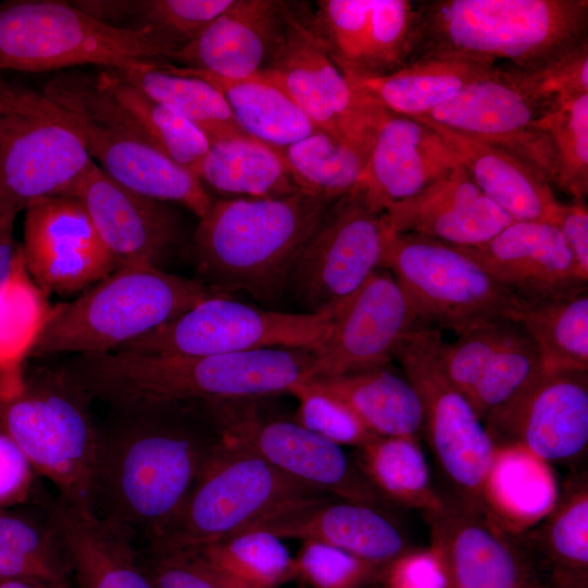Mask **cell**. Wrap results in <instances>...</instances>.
I'll return each mask as SVG.
<instances>
[{
	"instance_id": "cell-24",
	"label": "cell",
	"mask_w": 588,
	"mask_h": 588,
	"mask_svg": "<svg viewBox=\"0 0 588 588\" xmlns=\"http://www.w3.org/2000/svg\"><path fill=\"white\" fill-rule=\"evenodd\" d=\"M246 530L324 543L380 565L408 550L402 531L377 506L324 494L286 502L242 531Z\"/></svg>"
},
{
	"instance_id": "cell-52",
	"label": "cell",
	"mask_w": 588,
	"mask_h": 588,
	"mask_svg": "<svg viewBox=\"0 0 588 588\" xmlns=\"http://www.w3.org/2000/svg\"><path fill=\"white\" fill-rule=\"evenodd\" d=\"M381 578L388 588H446L441 562L430 548L406 550L384 565Z\"/></svg>"
},
{
	"instance_id": "cell-6",
	"label": "cell",
	"mask_w": 588,
	"mask_h": 588,
	"mask_svg": "<svg viewBox=\"0 0 588 588\" xmlns=\"http://www.w3.org/2000/svg\"><path fill=\"white\" fill-rule=\"evenodd\" d=\"M220 293L199 279L123 266L68 303L51 306L29 356L114 352Z\"/></svg>"
},
{
	"instance_id": "cell-32",
	"label": "cell",
	"mask_w": 588,
	"mask_h": 588,
	"mask_svg": "<svg viewBox=\"0 0 588 588\" xmlns=\"http://www.w3.org/2000/svg\"><path fill=\"white\" fill-rule=\"evenodd\" d=\"M517 539L532 568L548 573L544 588L588 587V481L574 476L559 491L551 511Z\"/></svg>"
},
{
	"instance_id": "cell-8",
	"label": "cell",
	"mask_w": 588,
	"mask_h": 588,
	"mask_svg": "<svg viewBox=\"0 0 588 588\" xmlns=\"http://www.w3.org/2000/svg\"><path fill=\"white\" fill-rule=\"evenodd\" d=\"M173 49L148 27L103 23L59 0L0 3V73L46 72L78 65L137 69L169 60Z\"/></svg>"
},
{
	"instance_id": "cell-10",
	"label": "cell",
	"mask_w": 588,
	"mask_h": 588,
	"mask_svg": "<svg viewBox=\"0 0 588 588\" xmlns=\"http://www.w3.org/2000/svg\"><path fill=\"white\" fill-rule=\"evenodd\" d=\"M441 331L416 323L394 350L421 407V430L453 492L448 499L482 511L485 482L495 446L467 397L450 380Z\"/></svg>"
},
{
	"instance_id": "cell-20",
	"label": "cell",
	"mask_w": 588,
	"mask_h": 588,
	"mask_svg": "<svg viewBox=\"0 0 588 588\" xmlns=\"http://www.w3.org/2000/svg\"><path fill=\"white\" fill-rule=\"evenodd\" d=\"M414 310L384 268L334 305L330 328L313 348L311 379L389 366L394 350L415 324Z\"/></svg>"
},
{
	"instance_id": "cell-28",
	"label": "cell",
	"mask_w": 588,
	"mask_h": 588,
	"mask_svg": "<svg viewBox=\"0 0 588 588\" xmlns=\"http://www.w3.org/2000/svg\"><path fill=\"white\" fill-rule=\"evenodd\" d=\"M393 233H414L457 246L493 237L513 220L474 183L458 163L409 198L390 205Z\"/></svg>"
},
{
	"instance_id": "cell-41",
	"label": "cell",
	"mask_w": 588,
	"mask_h": 588,
	"mask_svg": "<svg viewBox=\"0 0 588 588\" xmlns=\"http://www.w3.org/2000/svg\"><path fill=\"white\" fill-rule=\"evenodd\" d=\"M70 573L59 530L42 500L38 513L17 506L0 510V580L62 581Z\"/></svg>"
},
{
	"instance_id": "cell-57",
	"label": "cell",
	"mask_w": 588,
	"mask_h": 588,
	"mask_svg": "<svg viewBox=\"0 0 588 588\" xmlns=\"http://www.w3.org/2000/svg\"><path fill=\"white\" fill-rule=\"evenodd\" d=\"M60 588H71V587H70V585H69V583L66 580L60 586Z\"/></svg>"
},
{
	"instance_id": "cell-13",
	"label": "cell",
	"mask_w": 588,
	"mask_h": 588,
	"mask_svg": "<svg viewBox=\"0 0 588 588\" xmlns=\"http://www.w3.org/2000/svg\"><path fill=\"white\" fill-rule=\"evenodd\" d=\"M551 63L531 71L502 66L425 118L503 149L552 185L553 150L538 121L565 91Z\"/></svg>"
},
{
	"instance_id": "cell-48",
	"label": "cell",
	"mask_w": 588,
	"mask_h": 588,
	"mask_svg": "<svg viewBox=\"0 0 588 588\" xmlns=\"http://www.w3.org/2000/svg\"><path fill=\"white\" fill-rule=\"evenodd\" d=\"M293 558L294 579L307 588H360L381 577L384 567L316 541H303Z\"/></svg>"
},
{
	"instance_id": "cell-44",
	"label": "cell",
	"mask_w": 588,
	"mask_h": 588,
	"mask_svg": "<svg viewBox=\"0 0 588 588\" xmlns=\"http://www.w3.org/2000/svg\"><path fill=\"white\" fill-rule=\"evenodd\" d=\"M279 150L301 191L333 199L358 186L366 162L356 148L320 130Z\"/></svg>"
},
{
	"instance_id": "cell-54",
	"label": "cell",
	"mask_w": 588,
	"mask_h": 588,
	"mask_svg": "<svg viewBox=\"0 0 588 588\" xmlns=\"http://www.w3.org/2000/svg\"><path fill=\"white\" fill-rule=\"evenodd\" d=\"M554 225L560 230L580 275L588 281V206L562 203Z\"/></svg>"
},
{
	"instance_id": "cell-38",
	"label": "cell",
	"mask_w": 588,
	"mask_h": 588,
	"mask_svg": "<svg viewBox=\"0 0 588 588\" xmlns=\"http://www.w3.org/2000/svg\"><path fill=\"white\" fill-rule=\"evenodd\" d=\"M184 553L225 588H278L294 579V558L280 538L262 530L242 531Z\"/></svg>"
},
{
	"instance_id": "cell-9",
	"label": "cell",
	"mask_w": 588,
	"mask_h": 588,
	"mask_svg": "<svg viewBox=\"0 0 588 588\" xmlns=\"http://www.w3.org/2000/svg\"><path fill=\"white\" fill-rule=\"evenodd\" d=\"M318 494L324 493L222 436L175 518L143 552L197 550L242 531L286 502Z\"/></svg>"
},
{
	"instance_id": "cell-19",
	"label": "cell",
	"mask_w": 588,
	"mask_h": 588,
	"mask_svg": "<svg viewBox=\"0 0 588 588\" xmlns=\"http://www.w3.org/2000/svg\"><path fill=\"white\" fill-rule=\"evenodd\" d=\"M314 28L346 78L390 74L416 58L418 2L321 0L311 8Z\"/></svg>"
},
{
	"instance_id": "cell-11",
	"label": "cell",
	"mask_w": 588,
	"mask_h": 588,
	"mask_svg": "<svg viewBox=\"0 0 588 588\" xmlns=\"http://www.w3.org/2000/svg\"><path fill=\"white\" fill-rule=\"evenodd\" d=\"M381 268L393 275L419 324L458 334L489 320L518 321L522 301L456 245L393 233Z\"/></svg>"
},
{
	"instance_id": "cell-17",
	"label": "cell",
	"mask_w": 588,
	"mask_h": 588,
	"mask_svg": "<svg viewBox=\"0 0 588 588\" xmlns=\"http://www.w3.org/2000/svg\"><path fill=\"white\" fill-rule=\"evenodd\" d=\"M261 400L200 403L221 436L249 448L283 474L324 494L377 506L381 497L342 446L293 418L266 413Z\"/></svg>"
},
{
	"instance_id": "cell-47",
	"label": "cell",
	"mask_w": 588,
	"mask_h": 588,
	"mask_svg": "<svg viewBox=\"0 0 588 588\" xmlns=\"http://www.w3.org/2000/svg\"><path fill=\"white\" fill-rule=\"evenodd\" d=\"M540 368L539 350L517 321L489 360L467 400L483 421L489 413L510 400Z\"/></svg>"
},
{
	"instance_id": "cell-53",
	"label": "cell",
	"mask_w": 588,
	"mask_h": 588,
	"mask_svg": "<svg viewBox=\"0 0 588 588\" xmlns=\"http://www.w3.org/2000/svg\"><path fill=\"white\" fill-rule=\"evenodd\" d=\"M36 471L13 439L0 427V510L30 501Z\"/></svg>"
},
{
	"instance_id": "cell-15",
	"label": "cell",
	"mask_w": 588,
	"mask_h": 588,
	"mask_svg": "<svg viewBox=\"0 0 588 588\" xmlns=\"http://www.w3.org/2000/svg\"><path fill=\"white\" fill-rule=\"evenodd\" d=\"M286 29L261 75L297 105L317 130L356 148L367 159L384 109L355 90L330 59L311 21V5L285 1Z\"/></svg>"
},
{
	"instance_id": "cell-5",
	"label": "cell",
	"mask_w": 588,
	"mask_h": 588,
	"mask_svg": "<svg viewBox=\"0 0 588 588\" xmlns=\"http://www.w3.org/2000/svg\"><path fill=\"white\" fill-rule=\"evenodd\" d=\"M91 397L61 366L0 378V427L70 509L93 515L97 422Z\"/></svg>"
},
{
	"instance_id": "cell-39",
	"label": "cell",
	"mask_w": 588,
	"mask_h": 588,
	"mask_svg": "<svg viewBox=\"0 0 588 588\" xmlns=\"http://www.w3.org/2000/svg\"><path fill=\"white\" fill-rule=\"evenodd\" d=\"M518 322L536 343L542 369L588 371V290L522 301Z\"/></svg>"
},
{
	"instance_id": "cell-33",
	"label": "cell",
	"mask_w": 588,
	"mask_h": 588,
	"mask_svg": "<svg viewBox=\"0 0 588 588\" xmlns=\"http://www.w3.org/2000/svg\"><path fill=\"white\" fill-rule=\"evenodd\" d=\"M157 65L167 72L211 84L223 96L244 132L265 144L285 147L317 130L285 91L265 75L236 79L167 61Z\"/></svg>"
},
{
	"instance_id": "cell-42",
	"label": "cell",
	"mask_w": 588,
	"mask_h": 588,
	"mask_svg": "<svg viewBox=\"0 0 588 588\" xmlns=\"http://www.w3.org/2000/svg\"><path fill=\"white\" fill-rule=\"evenodd\" d=\"M234 0H79L77 8L95 19L120 27L121 22H136L135 29L148 27L157 33L173 52L188 45Z\"/></svg>"
},
{
	"instance_id": "cell-1",
	"label": "cell",
	"mask_w": 588,
	"mask_h": 588,
	"mask_svg": "<svg viewBox=\"0 0 588 588\" xmlns=\"http://www.w3.org/2000/svg\"><path fill=\"white\" fill-rule=\"evenodd\" d=\"M222 436L199 402L109 404L97 422L93 515L138 552L175 518Z\"/></svg>"
},
{
	"instance_id": "cell-51",
	"label": "cell",
	"mask_w": 588,
	"mask_h": 588,
	"mask_svg": "<svg viewBox=\"0 0 588 588\" xmlns=\"http://www.w3.org/2000/svg\"><path fill=\"white\" fill-rule=\"evenodd\" d=\"M155 588H225L193 555L184 552H138Z\"/></svg>"
},
{
	"instance_id": "cell-36",
	"label": "cell",
	"mask_w": 588,
	"mask_h": 588,
	"mask_svg": "<svg viewBox=\"0 0 588 588\" xmlns=\"http://www.w3.org/2000/svg\"><path fill=\"white\" fill-rule=\"evenodd\" d=\"M198 177L220 193L241 197L272 198L301 191L279 148L250 136L210 145Z\"/></svg>"
},
{
	"instance_id": "cell-21",
	"label": "cell",
	"mask_w": 588,
	"mask_h": 588,
	"mask_svg": "<svg viewBox=\"0 0 588 588\" xmlns=\"http://www.w3.org/2000/svg\"><path fill=\"white\" fill-rule=\"evenodd\" d=\"M24 210L21 250L30 278L45 294L81 291L119 268L77 198L42 197Z\"/></svg>"
},
{
	"instance_id": "cell-56",
	"label": "cell",
	"mask_w": 588,
	"mask_h": 588,
	"mask_svg": "<svg viewBox=\"0 0 588 588\" xmlns=\"http://www.w3.org/2000/svg\"><path fill=\"white\" fill-rule=\"evenodd\" d=\"M66 580L52 581L40 578H8L0 580V588H60Z\"/></svg>"
},
{
	"instance_id": "cell-50",
	"label": "cell",
	"mask_w": 588,
	"mask_h": 588,
	"mask_svg": "<svg viewBox=\"0 0 588 588\" xmlns=\"http://www.w3.org/2000/svg\"><path fill=\"white\" fill-rule=\"evenodd\" d=\"M516 322L509 319L485 321L458 333L453 342H444L445 371L466 397Z\"/></svg>"
},
{
	"instance_id": "cell-25",
	"label": "cell",
	"mask_w": 588,
	"mask_h": 588,
	"mask_svg": "<svg viewBox=\"0 0 588 588\" xmlns=\"http://www.w3.org/2000/svg\"><path fill=\"white\" fill-rule=\"evenodd\" d=\"M458 247L520 301L556 297L588 287L563 235L551 223L512 221L482 244Z\"/></svg>"
},
{
	"instance_id": "cell-49",
	"label": "cell",
	"mask_w": 588,
	"mask_h": 588,
	"mask_svg": "<svg viewBox=\"0 0 588 588\" xmlns=\"http://www.w3.org/2000/svg\"><path fill=\"white\" fill-rule=\"evenodd\" d=\"M290 394L298 401L292 418L340 446L358 449L376 437L344 403L307 381L295 385Z\"/></svg>"
},
{
	"instance_id": "cell-37",
	"label": "cell",
	"mask_w": 588,
	"mask_h": 588,
	"mask_svg": "<svg viewBox=\"0 0 588 588\" xmlns=\"http://www.w3.org/2000/svg\"><path fill=\"white\" fill-rule=\"evenodd\" d=\"M357 452L355 464L381 499L424 514L442 511L448 505V499L432 485L416 436H376Z\"/></svg>"
},
{
	"instance_id": "cell-45",
	"label": "cell",
	"mask_w": 588,
	"mask_h": 588,
	"mask_svg": "<svg viewBox=\"0 0 588 588\" xmlns=\"http://www.w3.org/2000/svg\"><path fill=\"white\" fill-rule=\"evenodd\" d=\"M551 144L553 188L573 200L588 195V93L559 95L538 121Z\"/></svg>"
},
{
	"instance_id": "cell-29",
	"label": "cell",
	"mask_w": 588,
	"mask_h": 588,
	"mask_svg": "<svg viewBox=\"0 0 588 588\" xmlns=\"http://www.w3.org/2000/svg\"><path fill=\"white\" fill-rule=\"evenodd\" d=\"M451 147L479 189L513 221L554 224L562 201L546 176L503 149L420 117Z\"/></svg>"
},
{
	"instance_id": "cell-55",
	"label": "cell",
	"mask_w": 588,
	"mask_h": 588,
	"mask_svg": "<svg viewBox=\"0 0 588 588\" xmlns=\"http://www.w3.org/2000/svg\"><path fill=\"white\" fill-rule=\"evenodd\" d=\"M20 211L0 204V295L13 271L16 248L13 240L14 221Z\"/></svg>"
},
{
	"instance_id": "cell-31",
	"label": "cell",
	"mask_w": 588,
	"mask_h": 588,
	"mask_svg": "<svg viewBox=\"0 0 588 588\" xmlns=\"http://www.w3.org/2000/svg\"><path fill=\"white\" fill-rule=\"evenodd\" d=\"M502 66L456 56L419 58L383 76L347 78L351 86L382 109L419 118L453 98L468 85Z\"/></svg>"
},
{
	"instance_id": "cell-34",
	"label": "cell",
	"mask_w": 588,
	"mask_h": 588,
	"mask_svg": "<svg viewBox=\"0 0 588 588\" xmlns=\"http://www.w3.org/2000/svg\"><path fill=\"white\" fill-rule=\"evenodd\" d=\"M559 491L549 463L520 446L495 448L483 488V510L504 529L519 534L551 511Z\"/></svg>"
},
{
	"instance_id": "cell-43",
	"label": "cell",
	"mask_w": 588,
	"mask_h": 588,
	"mask_svg": "<svg viewBox=\"0 0 588 588\" xmlns=\"http://www.w3.org/2000/svg\"><path fill=\"white\" fill-rule=\"evenodd\" d=\"M96 75L100 86L137 121L156 146L198 177L210 147L205 135L186 119L128 83L117 69H100Z\"/></svg>"
},
{
	"instance_id": "cell-12",
	"label": "cell",
	"mask_w": 588,
	"mask_h": 588,
	"mask_svg": "<svg viewBox=\"0 0 588 588\" xmlns=\"http://www.w3.org/2000/svg\"><path fill=\"white\" fill-rule=\"evenodd\" d=\"M91 162L77 134L41 93L0 73V204L71 196Z\"/></svg>"
},
{
	"instance_id": "cell-30",
	"label": "cell",
	"mask_w": 588,
	"mask_h": 588,
	"mask_svg": "<svg viewBox=\"0 0 588 588\" xmlns=\"http://www.w3.org/2000/svg\"><path fill=\"white\" fill-rule=\"evenodd\" d=\"M79 588H155L138 551L118 532L58 498L44 499Z\"/></svg>"
},
{
	"instance_id": "cell-40",
	"label": "cell",
	"mask_w": 588,
	"mask_h": 588,
	"mask_svg": "<svg viewBox=\"0 0 588 588\" xmlns=\"http://www.w3.org/2000/svg\"><path fill=\"white\" fill-rule=\"evenodd\" d=\"M157 63L117 70L128 83L197 127L210 145L249 136L216 87L198 77L167 72Z\"/></svg>"
},
{
	"instance_id": "cell-46",
	"label": "cell",
	"mask_w": 588,
	"mask_h": 588,
	"mask_svg": "<svg viewBox=\"0 0 588 588\" xmlns=\"http://www.w3.org/2000/svg\"><path fill=\"white\" fill-rule=\"evenodd\" d=\"M51 306L30 278L17 246L14 267L0 295V376L21 371Z\"/></svg>"
},
{
	"instance_id": "cell-23",
	"label": "cell",
	"mask_w": 588,
	"mask_h": 588,
	"mask_svg": "<svg viewBox=\"0 0 588 588\" xmlns=\"http://www.w3.org/2000/svg\"><path fill=\"white\" fill-rule=\"evenodd\" d=\"M425 515L446 588H541L517 535L485 512L448 500Z\"/></svg>"
},
{
	"instance_id": "cell-3",
	"label": "cell",
	"mask_w": 588,
	"mask_h": 588,
	"mask_svg": "<svg viewBox=\"0 0 588 588\" xmlns=\"http://www.w3.org/2000/svg\"><path fill=\"white\" fill-rule=\"evenodd\" d=\"M335 200L303 191L213 200L193 237L198 279L223 294L243 291L277 301L304 243Z\"/></svg>"
},
{
	"instance_id": "cell-7",
	"label": "cell",
	"mask_w": 588,
	"mask_h": 588,
	"mask_svg": "<svg viewBox=\"0 0 588 588\" xmlns=\"http://www.w3.org/2000/svg\"><path fill=\"white\" fill-rule=\"evenodd\" d=\"M41 93L114 181L147 197L179 203L198 218L209 210L213 200L201 181L156 146L96 74L62 72Z\"/></svg>"
},
{
	"instance_id": "cell-35",
	"label": "cell",
	"mask_w": 588,
	"mask_h": 588,
	"mask_svg": "<svg viewBox=\"0 0 588 588\" xmlns=\"http://www.w3.org/2000/svg\"><path fill=\"white\" fill-rule=\"evenodd\" d=\"M307 382L344 403L376 436L417 437L421 431L415 390L388 366Z\"/></svg>"
},
{
	"instance_id": "cell-22",
	"label": "cell",
	"mask_w": 588,
	"mask_h": 588,
	"mask_svg": "<svg viewBox=\"0 0 588 588\" xmlns=\"http://www.w3.org/2000/svg\"><path fill=\"white\" fill-rule=\"evenodd\" d=\"M72 197L86 209L107 250L119 267L162 266L182 249L183 228L166 201L134 192L90 162Z\"/></svg>"
},
{
	"instance_id": "cell-27",
	"label": "cell",
	"mask_w": 588,
	"mask_h": 588,
	"mask_svg": "<svg viewBox=\"0 0 588 588\" xmlns=\"http://www.w3.org/2000/svg\"><path fill=\"white\" fill-rule=\"evenodd\" d=\"M285 29V1L234 0L169 60L226 78L250 77L268 68Z\"/></svg>"
},
{
	"instance_id": "cell-4",
	"label": "cell",
	"mask_w": 588,
	"mask_h": 588,
	"mask_svg": "<svg viewBox=\"0 0 588 588\" xmlns=\"http://www.w3.org/2000/svg\"><path fill=\"white\" fill-rule=\"evenodd\" d=\"M418 7L415 60L456 56L531 71L588 42L587 0H432Z\"/></svg>"
},
{
	"instance_id": "cell-16",
	"label": "cell",
	"mask_w": 588,
	"mask_h": 588,
	"mask_svg": "<svg viewBox=\"0 0 588 588\" xmlns=\"http://www.w3.org/2000/svg\"><path fill=\"white\" fill-rule=\"evenodd\" d=\"M393 232L357 186L324 212L296 256L286 287L305 313H320L381 268Z\"/></svg>"
},
{
	"instance_id": "cell-18",
	"label": "cell",
	"mask_w": 588,
	"mask_h": 588,
	"mask_svg": "<svg viewBox=\"0 0 588 588\" xmlns=\"http://www.w3.org/2000/svg\"><path fill=\"white\" fill-rule=\"evenodd\" d=\"M495 448L520 446L547 463L588 445V371L540 370L483 419Z\"/></svg>"
},
{
	"instance_id": "cell-2",
	"label": "cell",
	"mask_w": 588,
	"mask_h": 588,
	"mask_svg": "<svg viewBox=\"0 0 588 588\" xmlns=\"http://www.w3.org/2000/svg\"><path fill=\"white\" fill-rule=\"evenodd\" d=\"M313 348L272 347L212 355L127 352L73 355L61 364L91 400L221 402L290 393L311 379Z\"/></svg>"
},
{
	"instance_id": "cell-26",
	"label": "cell",
	"mask_w": 588,
	"mask_h": 588,
	"mask_svg": "<svg viewBox=\"0 0 588 588\" xmlns=\"http://www.w3.org/2000/svg\"><path fill=\"white\" fill-rule=\"evenodd\" d=\"M458 164L454 151L427 123L384 110L358 187L383 212Z\"/></svg>"
},
{
	"instance_id": "cell-14",
	"label": "cell",
	"mask_w": 588,
	"mask_h": 588,
	"mask_svg": "<svg viewBox=\"0 0 588 588\" xmlns=\"http://www.w3.org/2000/svg\"><path fill=\"white\" fill-rule=\"evenodd\" d=\"M334 305L320 313H284L248 305L232 295H216L114 352L197 356L315 348L329 331Z\"/></svg>"
}]
</instances>
